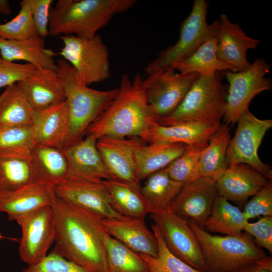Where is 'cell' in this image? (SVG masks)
Wrapping results in <instances>:
<instances>
[{
	"mask_svg": "<svg viewBox=\"0 0 272 272\" xmlns=\"http://www.w3.org/2000/svg\"><path fill=\"white\" fill-rule=\"evenodd\" d=\"M52 250L87 272H108L102 218L56 196Z\"/></svg>",
	"mask_w": 272,
	"mask_h": 272,
	"instance_id": "obj_1",
	"label": "cell"
},
{
	"mask_svg": "<svg viewBox=\"0 0 272 272\" xmlns=\"http://www.w3.org/2000/svg\"><path fill=\"white\" fill-rule=\"evenodd\" d=\"M143 79L137 74L132 81L122 75L117 94L105 109L87 128L85 135L96 140L108 136L140 137L156 123L146 99Z\"/></svg>",
	"mask_w": 272,
	"mask_h": 272,
	"instance_id": "obj_2",
	"label": "cell"
},
{
	"mask_svg": "<svg viewBox=\"0 0 272 272\" xmlns=\"http://www.w3.org/2000/svg\"><path fill=\"white\" fill-rule=\"evenodd\" d=\"M135 0H58L49 14V35L90 38L117 14L125 12Z\"/></svg>",
	"mask_w": 272,
	"mask_h": 272,
	"instance_id": "obj_3",
	"label": "cell"
},
{
	"mask_svg": "<svg viewBox=\"0 0 272 272\" xmlns=\"http://www.w3.org/2000/svg\"><path fill=\"white\" fill-rule=\"evenodd\" d=\"M56 64L70 118V131L65 148L83 139L87 128L114 99L118 88L108 90L92 89L81 80L65 60L59 59Z\"/></svg>",
	"mask_w": 272,
	"mask_h": 272,
	"instance_id": "obj_4",
	"label": "cell"
},
{
	"mask_svg": "<svg viewBox=\"0 0 272 272\" xmlns=\"http://www.w3.org/2000/svg\"><path fill=\"white\" fill-rule=\"evenodd\" d=\"M227 95L220 72L200 75L176 110L168 116L156 120L157 124L169 125L181 122H195L220 126L223 118Z\"/></svg>",
	"mask_w": 272,
	"mask_h": 272,
	"instance_id": "obj_5",
	"label": "cell"
},
{
	"mask_svg": "<svg viewBox=\"0 0 272 272\" xmlns=\"http://www.w3.org/2000/svg\"><path fill=\"white\" fill-rule=\"evenodd\" d=\"M187 221L199 243L208 272H236L268 257L247 232L239 236L212 235Z\"/></svg>",
	"mask_w": 272,
	"mask_h": 272,
	"instance_id": "obj_6",
	"label": "cell"
},
{
	"mask_svg": "<svg viewBox=\"0 0 272 272\" xmlns=\"http://www.w3.org/2000/svg\"><path fill=\"white\" fill-rule=\"evenodd\" d=\"M209 3L194 0L191 12L180 27L177 41L161 51L144 69L146 76L168 68L190 56L202 44L218 34V20L209 24Z\"/></svg>",
	"mask_w": 272,
	"mask_h": 272,
	"instance_id": "obj_7",
	"label": "cell"
},
{
	"mask_svg": "<svg viewBox=\"0 0 272 272\" xmlns=\"http://www.w3.org/2000/svg\"><path fill=\"white\" fill-rule=\"evenodd\" d=\"M59 38L63 44L59 54L72 66L82 81L89 85L109 78V50L100 35L90 38L64 35Z\"/></svg>",
	"mask_w": 272,
	"mask_h": 272,
	"instance_id": "obj_8",
	"label": "cell"
},
{
	"mask_svg": "<svg viewBox=\"0 0 272 272\" xmlns=\"http://www.w3.org/2000/svg\"><path fill=\"white\" fill-rule=\"evenodd\" d=\"M270 66L262 58L256 59L246 70L240 72H224L229 83L225 112V124L233 125L247 109L257 95L271 87V81L265 75Z\"/></svg>",
	"mask_w": 272,
	"mask_h": 272,
	"instance_id": "obj_9",
	"label": "cell"
},
{
	"mask_svg": "<svg viewBox=\"0 0 272 272\" xmlns=\"http://www.w3.org/2000/svg\"><path fill=\"white\" fill-rule=\"evenodd\" d=\"M237 122L234 136L227 151V166L247 164L271 180V167L259 158L258 150L264 135L272 127V120L258 118L247 109Z\"/></svg>",
	"mask_w": 272,
	"mask_h": 272,
	"instance_id": "obj_10",
	"label": "cell"
},
{
	"mask_svg": "<svg viewBox=\"0 0 272 272\" xmlns=\"http://www.w3.org/2000/svg\"><path fill=\"white\" fill-rule=\"evenodd\" d=\"M198 76L197 73H177L171 67L153 73L143 79L145 96L156 121L176 110Z\"/></svg>",
	"mask_w": 272,
	"mask_h": 272,
	"instance_id": "obj_11",
	"label": "cell"
},
{
	"mask_svg": "<svg viewBox=\"0 0 272 272\" xmlns=\"http://www.w3.org/2000/svg\"><path fill=\"white\" fill-rule=\"evenodd\" d=\"M22 229L18 248L21 259L28 265L35 264L47 255L54 243L55 227L51 205L22 216L16 220Z\"/></svg>",
	"mask_w": 272,
	"mask_h": 272,
	"instance_id": "obj_12",
	"label": "cell"
},
{
	"mask_svg": "<svg viewBox=\"0 0 272 272\" xmlns=\"http://www.w3.org/2000/svg\"><path fill=\"white\" fill-rule=\"evenodd\" d=\"M150 218L172 254L194 268L208 272L199 243L186 220L170 211L151 213Z\"/></svg>",
	"mask_w": 272,
	"mask_h": 272,
	"instance_id": "obj_13",
	"label": "cell"
},
{
	"mask_svg": "<svg viewBox=\"0 0 272 272\" xmlns=\"http://www.w3.org/2000/svg\"><path fill=\"white\" fill-rule=\"evenodd\" d=\"M54 190L56 197L102 219L124 217L114 209L104 180L69 179Z\"/></svg>",
	"mask_w": 272,
	"mask_h": 272,
	"instance_id": "obj_14",
	"label": "cell"
},
{
	"mask_svg": "<svg viewBox=\"0 0 272 272\" xmlns=\"http://www.w3.org/2000/svg\"><path fill=\"white\" fill-rule=\"evenodd\" d=\"M145 143L140 137L104 136L97 140V149L111 179L140 183L135 175L134 155L137 149Z\"/></svg>",
	"mask_w": 272,
	"mask_h": 272,
	"instance_id": "obj_15",
	"label": "cell"
},
{
	"mask_svg": "<svg viewBox=\"0 0 272 272\" xmlns=\"http://www.w3.org/2000/svg\"><path fill=\"white\" fill-rule=\"evenodd\" d=\"M218 195L216 182L202 177L182 186L173 201L170 211L186 220L194 222L203 229L205 223Z\"/></svg>",
	"mask_w": 272,
	"mask_h": 272,
	"instance_id": "obj_16",
	"label": "cell"
},
{
	"mask_svg": "<svg viewBox=\"0 0 272 272\" xmlns=\"http://www.w3.org/2000/svg\"><path fill=\"white\" fill-rule=\"evenodd\" d=\"M218 20V58L233 66L236 72L246 70L251 64L247 59V51L257 47L259 40L248 36L238 24L231 22L225 14H221Z\"/></svg>",
	"mask_w": 272,
	"mask_h": 272,
	"instance_id": "obj_17",
	"label": "cell"
},
{
	"mask_svg": "<svg viewBox=\"0 0 272 272\" xmlns=\"http://www.w3.org/2000/svg\"><path fill=\"white\" fill-rule=\"evenodd\" d=\"M97 140L86 135V138L61 149L67 162V179H111L97 149Z\"/></svg>",
	"mask_w": 272,
	"mask_h": 272,
	"instance_id": "obj_18",
	"label": "cell"
},
{
	"mask_svg": "<svg viewBox=\"0 0 272 272\" xmlns=\"http://www.w3.org/2000/svg\"><path fill=\"white\" fill-rule=\"evenodd\" d=\"M220 126L195 122H181L169 125L157 123L143 132L140 138L146 143H180L189 147L204 148Z\"/></svg>",
	"mask_w": 272,
	"mask_h": 272,
	"instance_id": "obj_19",
	"label": "cell"
},
{
	"mask_svg": "<svg viewBox=\"0 0 272 272\" xmlns=\"http://www.w3.org/2000/svg\"><path fill=\"white\" fill-rule=\"evenodd\" d=\"M106 233L140 254L156 257L158 246L153 231L144 218L123 217L102 219Z\"/></svg>",
	"mask_w": 272,
	"mask_h": 272,
	"instance_id": "obj_20",
	"label": "cell"
},
{
	"mask_svg": "<svg viewBox=\"0 0 272 272\" xmlns=\"http://www.w3.org/2000/svg\"><path fill=\"white\" fill-rule=\"evenodd\" d=\"M269 181L251 166L238 164L228 166L216 183L219 195L241 205Z\"/></svg>",
	"mask_w": 272,
	"mask_h": 272,
	"instance_id": "obj_21",
	"label": "cell"
},
{
	"mask_svg": "<svg viewBox=\"0 0 272 272\" xmlns=\"http://www.w3.org/2000/svg\"><path fill=\"white\" fill-rule=\"evenodd\" d=\"M38 145L62 149L69 134L70 118L65 101L42 110H33L32 125Z\"/></svg>",
	"mask_w": 272,
	"mask_h": 272,
	"instance_id": "obj_22",
	"label": "cell"
},
{
	"mask_svg": "<svg viewBox=\"0 0 272 272\" xmlns=\"http://www.w3.org/2000/svg\"><path fill=\"white\" fill-rule=\"evenodd\" d=\"M56 195L54 187L31 182L18 189L0 192V213L7 214L10 221L41 207L51 205Z\"/></svg>",
	"mask_w": 272,
	"mask_h": 272,
	"instance_id": "obj_23",
	"label": "cell"
},
{
	"mask_svg": "<svg viewBox=\"0 0 272 272\" xmlns=\"http://www.w3.org/2000/svg\"><path fill=\"white\" fill-rule=\"evenodd\" d=\"M17 84L34 110L65 101L64 90L56 71L36 68L31 75Z\"/></svg>",
	"mask_w": 272,
	"mask_h": 272,
	"instance_id": "obj_24",
	"label": "cell"
},
{
	"mask_svg": "<svg viewBox=\"0 0 272 272\" xmlns=\"http://www.w3.org/2000/svg\"><path fill=\"white\" fill-rule=\"evenodd\" d=\"M1 56L14 62L24 60L37 68L57 71L54 59L56 53L45 46L44 39L40 36L22 40H12L0 38Z\"/></svg>",
	"mask_w": 272,
	"mask_h": 272,
	"instance_id": "obj_25",
	"label": "cell"
},
{
	"mask_svg": "<svg viewBox=\"0 0 272 272\" xmlns=\"http://www.w3.org/2000/svg\"><path fill=\"white\" fill-rule=\"evenodd\" d=\"M187 146L180 143H145L135 151V172L139 181L166 168L181 156Z\"/></svg>",
	"mask_w": 272,
	"mask_h": 272,
	"instance_id": "obj_26",
	"label": "cell"
},
{
	"mask_svg": "<svg viewBox=\"0 0 272 272\" xmlns=\"http://www.w3.org/2000/svg\"><path fill=\"white\" fill-rule=\"evenodd\" d=\"M29 162L34 182L54 187L67 179V162L61 149L37 145Z\"/></svg>",
	"mask_w": 272,
	"mask_h": 272,
	"instance_id": "obj_27",
	"label": "cell"
},
{
	"mask_svg": "<svg viewBox=\"0 0 272 272\" xmlns=\"http://www.w3.org/2000/svg\"><path fill=\"white\" fill-rule=\"evenodd\" d=\"M114 209L125 217L144 218L152 212L144 196L140 184L114 179L104 180Z\"/></svg>",
	"mask_w": 272,
	"mask_h": 272,
	"instance_id": "obj_28",
	"label": "cell"
},
{
	"mask_svg": "<svg viewBox=\"0 0 272 272\" xmlns=\"http://www.w3.org/2000/svg\"><path fill=\"white\" fill-rule=\"evenodd\" d=\"M230 140L228 125L221 124L201 152L199 165L201 178H209L216 182L223 175L228 167L226 154Z\"/></svg>",
	"mask_w": 272,
	"mask_h": 272,
	"instance_id": "obj_29",
	"label": "cell"
},
{
	"mask_svg": "<svg viewBox=\"0 0 272 272\" xmlns=\"http://www.w3.org/2000/svg\"><path fill=\"white\" fill-rule=\"evenodd\" d=\"M248 222L239 208L218 195L205 223L203 229L209 233L239 236L243 233Z\"/></svg>",
	"mask_w": 272,
	"mask_h": 272,
	"instance_id": "obj_30",
	"label": "cell"
},
{
	"mask_svg": "<svg viewBox=\"0 0 272 272\" xmlns=\"http://www.w3.org/2000/svg\"><path fill=\"white\" fill-rule=\"evenodd\" d=\"M183 186L172 179L164 169L151 175L141 186L152 213L170 211V206Z\"/></svg>",
	"mask_w": 272,
	"mask_h": 272,
	"instance_id": "obj_31",
	"label": "cell"
},
{
	"mask_svg": "<svg viewBox=\"0 0 272 272\" xmlns=\"http://www.w3.org/2000/svg\"><path fill=\"white\" fill-rule=\"evenodd\" d=\"M33 109L17 83L0 95V128L32 126Z\"/></svg>",
	"mask_w": 272,
	"mask_h": 272,
	"instance_id": "obj_32",
	"label": "cell"
},
{
	"mask_svg": "<svg viewBox=\"0 0 272 272\" xmlns=\"http://www.w3.org/2000/svg\"><path fill=\"white\" fill-rule=\"evenodd\" d=\"M217 44V37L209 39L190 56L175 64L173 67L183 74L197 73L206 75L221 71L236 72L233 66L218 58Z\"/></svg>",
	"mask_w": 272,
	"mask_h": 272,
	"instance_id": "obj_33",
	"label": "cell"
},
{
	"mask_svg": "<svg viewBox=\"0 0 272 272\" xmlns=\"http://www.w3.org/2000/svg\"><path fill=\"white\" fill-rule=\"evenodd\" d=\"M37 145L32 126L0 128V157L29 161Z\"/></svg>",
	"mask_w": 272,
	"mask_h": 272,
	"instance_id": "obj_34",
	"label": "cell"
},
{
	"mask_svg": "<svg viewBox=\"0 0 272 272\" xmlns=\"http://www.w3.org/2000/svg\"><path fill=\"white\" fill-rule=\"evenodd\" d=\"M108 272H149L140 254L107 233L104 238Z\"/></svg>",
	"mask_w": 272,
	"mask_h": 272,
	"instance_id": "obj_35",
	"label": "cell"
},
{
	"mask_svg": "<svg viewBox=\"0 0 272 272\" xmlns=\"http://www.w3.org/2000/svg\"><path fill=\"white\" fill-rule=\"evenodd\" d=\"M152 229L156 238L158 253L156 257L140 254L147 264L149 272H202L194 268L172 254L167 247L163 237L154 224Z\"/></svg>",
	"mask_w": 272,
	"mask_h": 272,
	"instance_id": "obj_36",
	"label": "cell"
},
{
	"mask_svg": "<svg viewBox=\"0 0 272 272\" xmlns=\"http://www.w3.org/2000/svg\"><path fill=\"white\" fill-rule=\"evenodd\" d=\"M33 182L29 161L0 157V192Z\"/></svg>",
	"mask_w": 272,
	"mask_h": 272,
	"instance_id": "obj_37",
	"label": "cell"
},
{
	"mask_svg": "<svg viewBox=\"0 0 272 272\" xmlns=\"http://www.w3.org/2000/svg\"><path fill=\"white\" fill-rule=\"evenodd\" d=\"M39 36L33 21L29 0L20 3V10L11 20L0 24V38L22 40Z\"/></svg>",
	"mask_w": 272,
	"mask_h": 272,
	"instance_id": "obj_38",
	"label": "cell"
},
{
	"mask_svg": "<svg viewBox=\"0 0 272 272\" xmlns=\"http://www.w3.org/2000/svg\"><path fill=\"white\" fill-rule=\"evenodd\" d=\"M203 148L187 147L185 152L164 168L174 180L183 185L201 178L199 160Z\"/></svg>",
	"mask_w": 272,
	"mask_h": 272,
	"instance_id": "obj_39",
	"label": "cell"
},
{
	"mask_svg": "<svg viewBox=\"0 0 272 272\" xmlns=\"http://www.w3.org/2000/svg\"><path fill=\"white\" fill-rule=\"evenodd\" d=\"M242 212L248 221L260 216H272L271 180L245 203Z\"/></svg>",
	"mask_w": 272,
	"mask_h": 272,
	"instance_id": "obj_40",
	"label": "cell"
},
{
	"mask_svg": "<svg viewBox=\"0 0 272 272\" xmlns=\"http://www.w3.org/2000/svg\"><path fill=\"white\" fill-rule=\"evenodd\" d=\"M21 272H87L76 263L52 251L38 262L23 269Z\"/></svg>",
	"mask_w": 272,
	"mask_h": 272,
	"instance_id": "obj_41",
	"label": "cell"
},
{
	"mask_svg": "<svg viewBox=\"0 0 272 272\" xmlns=\"http://www.w3.org/2000/svg\"><path fill=\"white\" fill-rule=\"evenodd\" d=\"M37 67L31 64L18 63L5 60L0 56V88L24 80Z\"/></svg>",
	"mask_w": 272,
	"mask_h": 272,
	"instance_id": "obj_42",
	"label": "cell"
},
{
	"mask_svg": "<svg viewBox=\"0 0 272 272\" xmlns=\"http://www.w3.org/2000/svg\"><path fill=\"white\" fill-rule=\"evenodd\" d=\"M244 231L253 237L257 245L272 253V216H264L254 223L248 221Z\"/></svg>",
	"mask_w": 272,
	"mask_h": 272,
	"instance_id": "obj_43",
	"label": "cell"
},
{
	"mask_svg": "<svg viewBox=\"0 0 272 272\" xmlns=\"http://www.w3.org/2000/svg\"><path fill=\"white\" fill-rule=\"evenodd\" d=\"M34 25L39 36L49 35V14L52 0H29Z\"/></svg>",
	"mask_w": 272,
	"mask_h": 272,
	"instance_id": "obj_44",
	"label": "cell"
},
{
	"mask_svg": "<svg viewBox=\"0 0 272 272\" xmlns=\"http://www.w3.org/2000/svg\"><path fill=\"white\" fill-rule=\"evenodd\" d=\"M236 272H272V258L267 257L260 261L248 265Z\"/></svg>",
	"mask_w": 272,
	"mask_h": 272,
	"instance_id": "obj_45",
	"label": "cell"
},
{
	"mask_svg": "<svg viewBox=\"0 0 272 272\" xmlns=\"http://www.w3.org/2000/svg\"><path fill=\"white\" fill-rule=\"evenodd\" d=\"M11 12V9L9 2L7 0H0V13L9 15Z\"/></svg>",
	"mask_w": 272,
	"mask_h": 272,
	"instance_id": "obj_46",
	"label": "cell"
},
{
	"mask_svg": "<svg viewBox=\"0 0 272 272\" xmlns=\"http://www.w3.org/2000/svg\"><path fill=\"white\" fill-rule=\"evenodd\" d=\"M3 238H5V237H4V236H3V235L0 233V239H3Z\"/></svg>",
	"mask_w": 272,
	"mask_h": 272,
	"instance_id": "obj_47",
	"label": "cell"
}]
</instances>
